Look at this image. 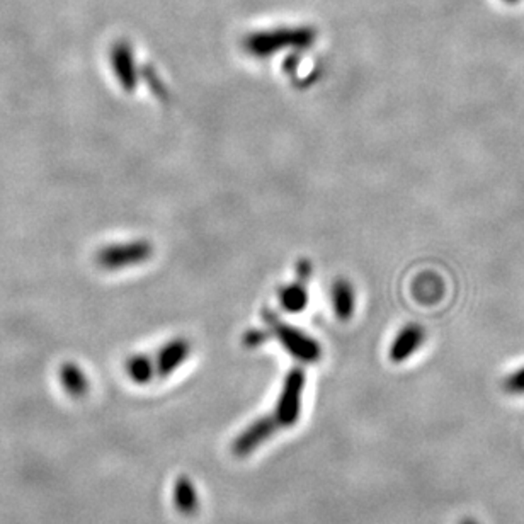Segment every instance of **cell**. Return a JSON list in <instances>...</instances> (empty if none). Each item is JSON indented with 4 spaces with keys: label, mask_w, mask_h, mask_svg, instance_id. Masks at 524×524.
Segmentation results:
<instances>
[{
    "label": "cell",
    "mask_w": 524,
    "mask_h": 524,
    "mask_svg": "<svg viewBox=\"0 0 524 524\" xmlns=\"http://www.w3.org/2000/svg\"><path fill=\"white\" fill-rule=\"evenodd\" d=\"M318 33L312 26H283L262 30L244 38L242 48L252 58L264 60L281 52H305L312 48Z\"/></svg>",
    "instance_id": "cell-1"
},
{
    "label": "cell",
    "mask_w": 524,
    "mask_h": 524,
    "mask_svg": "<svg viewBox=\"0 0 524 524\" xmlns=\"http://www.w3.org/2000/svg\"><path fill=\"white\" fill-rule=\"evenodd\" d=\"M264 318H266L273 335L280 341L281 346L288 351L295 359L301 361V363H307V365H312L320 359L322 348H320L318 341L314 339L312 335H308L305 331L298 329L292 324L283 322L281 318L271 312H266Z\"/></svg>",
    "instance_id": "cell-2"
},
{
    "label": "cell",
    "mask_w": 524,
    "mask_h": 524,
    "mask_svg": "<svg viewBox=\"0 0 524 524\" xmlns=\"http://www.w3.org/2000/svg\"><path fill=\"white\" fill-rule=\"evenodd\" d=\"M154 245L147 239H133L126 242L107 244L96 252V264L106 271H120L141 266L154 256Z\"/></svg>",
    "instance_id": "cell-3"
},
{
    "label": "cell",
    "mask_w": 524,
    "mask_h": 524,
    "mask_svg": "<svg viewBox=\"0 0 524 524\" xmlns=\"http://www.w3.org/2000/svg\"><path fill=\"white\" fill-rule=\"evenodd\" d=\"M305 384L307 376L301 368H293L288 371L275 409V419L278 420L280 427H293L300 419Z\"/></svg>",
    "instance_id": "cell-4"
},
{
    "label": "cell",
    "mask_w": 524,
    "mask_h": 524,
    "mask_svg": "<svg viewBox=\"0 0 524 524\" xmlns=\"http://www.w3.org/2000/svg\"><path fill=\"white\" fill-rule=\"evenodd\" d=\"M109 63L120 88L124 92H133L139 88V67L135 60V52L128 41H116L109 50Z\"/></svg>",
    "instance_id": "cell-5"
},
{
    "label": "cell",
    "mask_w": 524,
    "mask_h": 524,
    "mask_svg": "<svg viewBox=\"0 0 524 524\" xmlns=\"http://www.w3.org/2000/svg\"><path fill=\"white\" fill-rule=\"evenodd\" d=\"M280 429L278 420L269 416L266 418H259L254 420L252 424H249L244 431L239 436L233 439L232 443V453L239 458H244L250 453H254L256 448H259L262 443H266L267 439L276 435V431Z\"/></svg>",
    "instance_id": "cell-6"
},
{
    "label": "cell",
    "mask_w": 524,
    "mask_h": 524,
    "mask_svg": "<svg viewBox=\"0 0 524 524\" xmlns=\"http://www.w3.org/2000/svg\"><path fill=\"white\" fill-rule=\"evenodd\" d=\"M426 341V331L420 324L410 322L407 325H403L399 334L395 335L390 351H388V358L392 363H403L407 359L412 358V354H416L420 350V346Z\"/></svg>",
    "instance_id": "cell-7"
},
{
    "label": "cell",
    "mask_w": 524,
    "mask_h": 524,
    "mask_svg": "<svg viewBox=\"0 0 524 524\" xmlns=\"http://www.w3.org/2000/svg\"><path fill=\"white\" fill-rule=\"evenodd\" d=\"M191 354V342L186 337H174L167 341L157 352L156 369L158 376H171L177 368L186 363Z\"/></svg>",
    "instance_id": "cell-8"
},
{
    "label": "cell",
    "mask_w": 524,
    "mask_h": 524,
    "mask_svg": "<svg viewBox=\"0 0 524 524\" xmlns=\"http://www.w3.org/2000/svg\"><path fill=\"white\" fill-rule=\"evenodd\" d=\"M331 301H333L334 314L341 322H348L352 318L356 310V292L351 281L344 278L334 281L333 288H331Z\"/></svg>",
    "instance_id": "cell-9"
},
{
    "label": "cell",
    "mask_w": 524,
    "mask_h": 524,
    "mask_svg": "<svg viewBox=\"0 0 524 524\" xmlns=\"http://www.w3.org/2000/svg\"><path fill=\"white\" fill-rule=\"evenodd\" d=\"M60 382H62L63 390L71 395L72 399H82L84 395H88L89 388H90L88 375L77 363H63L62 365Z\"/></svg>",
    "instance_id": "cell-10"
},
{
    "label": "cell",
    "mask_w": 524,
    "mask_h": 524,
    "mask_svg": "<svg viewBox=\"0 0 524 524\" xmlns=\"http://www.w3.org/2000/svg\"><path fill=\"white\" fill-rule=\"evenodd\" d=\"M174 506L181 514L184 516H192L199 509V497L196 486L190 480V477L181 475L174 484Z\"/></svg>",
    "instance_id": "cell-11"
},
{
    "label": "cell",
    "mask_w": 524,
    "mask_h": 524,
    "mask_svg": "<svg viewBox=\"0 0 524 524\" xmlns=\"http://www.w3.org/2000/svg\"><path fill=\"white\" fill-rule=\"evenodd\" d=\"M281 307L290 312L298 314L307 308L308 305V290H307V278L298 276V281L283 286L280 292Z\"/></svg>",
    "instance_id": "cell-12"
},
{
    "label": "cell",
    "mask_w": 524,
    "mask_h": 524,
    "mask_svg": "<svg viewBox=\"0 0 524 524\" xmlns=\"http://www.w3.org/2000/svg\"><path fill=\"white\" fill-rule=\"evenodd\" d=\"M124 369L128 378L137 385L150 384L157 375L156 361L147 354H133L131 358H128Z\"/></svg>",
    "instance_id": "cell-13"
},
{
    "label": "cell",
    "mask_w": 524,
    "mask_h": 524,
    "mask_svg": "<svg viewBox=\"0 0 524 524\" xmlns=\"http://www.w3.org/2000/svg\"><path fill=\"white\" fill-rule=\"evenodd\" d=\"M503 388L511 395H523L524 393V367L516 369L504 378Z\"/></svg>",
    "instance_id": "cell-14"
},
{
    "label": "cell",
    "mask_w": 524,
    "mask_h": 524,
    "mask_svg": "<svg viewBox=\"0 0 524 524\" xmlns=\"http://www.w3.org/2000/svg\"><path fill=\"white\" fill-rule=\"evenodd\" d=\"M266 337L267 335L262 331H249L244 335V346H247V348H258V346L264 344Z\"/></svg>",
    "instance_id": "cell-15"
},
{
    "label": "cell",
    "mask_w": 524,
    "mask_h": 524,
    "mask_svg": "<svg viewBox=\"0 0 524 524\" xmlns=\"http://www.w3.org/2000/svg\"><path fill=\"white\" fill-rule=\"evenodd\" d=\"M460 524H478L477 523V521H473V520H470V518H469V520H465V521H461V523Z\"/></svg>",
    "instance_id": "cell-16"
},
{
    "label": "cell",
    "mask_w": 524,
    "mask_h": 524,
    "mask_svg": "<svg viewBox=\"0 0 524 524\" xmlns=\"http://www.w3.org/2000/svg\"><path fill=\"white\" fill-rule=\"evenodd\" d=\"M507 4H516L518 0H506Z\"/></svg>",
    "instance_id": "cell-17"
}]
</instances>
